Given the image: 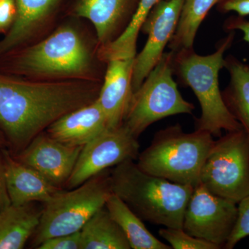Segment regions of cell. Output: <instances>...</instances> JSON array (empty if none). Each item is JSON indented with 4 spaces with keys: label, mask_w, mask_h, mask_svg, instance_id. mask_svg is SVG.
<instances>
[{
    "label": "cell",
    "mask_w": 249,
    "mask_h": 249,
    "mask_svg": "<svg viewBox=\"0 0 249 249\" xmlns=\"http://www.w3.org/2000/svg\"><path fill=\"white\" fill-rule=\"evenodd\" d=\"M161 1L139 0L135 12L121 35L107 45L98 47L99 60L106 62L110 59L135 58L139 33L152 10Z\"/></svg>",
    "instance_id": "obj_22"
},
{
    "label": "cell",
    "mask_w": 249,
    "mask_h": 249,
    "mask_svg": "<svg viewBox=\"0 0 249 249\" xmlns=\"http://www.w3.org/2000/svg\"><path fill=\"white\" fill-rule=\"evenodd\" d=\"M216 6L221 14L235 12L240 17L249 16V0H219Z\"/></svg>",
    "instance_id": "obj_28"
},
{
    "label": "cell",
    "mask_w": 249,
    "mask_h": 249,
    "mask_svg": "<svg viewBox=\"0 0 249 249\" xmlns=\"http://www.w3.org/2000/svg\"><path fill=\"white\" fill-rule=\"evenodd\" d=\"M16 14V0L0 1V34H6L15 19Z\"/></svg>",
    "instance_id": "obj_27"
},
{
    "label": "cell",
    "mask_w": 249,
    "mask_h": 249,
    "mask_svg": "<svg viewBox=\"0 0 249 249\" xmlns=\"http://www.w3.org/2000/svg\"><path fill=\"white\" fill-rule=\"evenodd\" d=\"M4 147H6V139L2 131L0 129V149L4 148Z\"/></svg>",
    "instance_id": "obj_31"
},
{
    "label": "cell",
    "mask_w": 249,
    "mask_h": 249,
    "mask_svg": "<svg viewBox=\"0 0 249 249\" xmlns=\"http://www.w3.org/2000/svg\"><path fill=\"white\" fill-rule=\"evenodd\" d=\"M111 191L142 220L165 227L182 228L194 187L171 182L142 171L127 160L110 171Z\"/></svg>",
    "instance_id": "obj_4"
},
{
    "label": "cell",
    "mask_w": 249,
    "mask_h": 249,
    "mask_svg": "<svg viewBox=\"0 0 249 249\" xmlns=\"http://www.w3.org/2000/svg\"><path fill=\"white\" fill-rule=\"evenodd\" d=\"M138 3L139 0H78L73 13L92 24L98 47H104L124 32Z\"/></svg>",
    "instance_id": "obj_14"
},
{
    "label": "cell",
    "mask_w": 249,
    "mask_h": 249,
    "mask_svg": "<svg viewBox=\"0 0 249 249\" xmlns=\"http://www.w3.org/2000/svg\"><path fill=\"white\" fill-rule=\"evenodd\" d=\"M134 58L110 59L97 98L109 128L124 124L133 96L132 72Z\"/></svg>",
    "instance_id": "obj_13"
},
{
    "label": "cell",
    "mask_w": 249,
    "mask_h": 249,
    "mask_svg": "<svg viewBox=\"0 0 249 249\" xmlns=\"http://www.w3.org/2000/svg\"><path fill=\"white\" fill-rule=\"evenodd\" d=\"M159 234L174 249H219L211 242L190 235L182 228H163Z\"/></svg>",
    "instance_id": "obj_24"
},
{
    "label": "cell",
    "mask_w": 249,
    "mask_h": 249,
    "mask_svg": "<svg viewBox=\"0 0 249 249\" xmlns=\"http://www.w3.org/2000/svg\"><path fill=\"white\" fill-rule=\"evenodd\" d=\"M110 171L105 170L70 191L62 190L44 204L40 222L31 239L34 248L52 237L80 231L104 208L112 193Z\"/></svg>",
    "instance_id": "obj_6"
},
{
    "label": "cell",
    "mask_w": 249,
    "mask_h": 249,
    "mask_svg": "<svg viewBox=\"0 0 249 249\" xmlns=\"http://www.w3.org/2000/svg\"><path fill=\"white\" fill-rule=\"evenodd\" d=\"M138 139L124 124L107 128L82 148L74 169L65 185L67 189L79 186L90 178L139 155Z\"/></svg>",
    "instance_id": "obj_10"
},
{
    "label": "cell",
    "mask_w": 249,
    "mask_h": 249,
    "mask_svg": "<svg viewBox=\"0 0 249 249\" xmlns=\"http://www.w3.org/2000/svg\"><path fill=\"white\" fill-rule=\"evenodd\" d=\"M235 36V31L228 33L209 55H199L194 48L172 52L174 75L181 85L193 90L200 105L201 114L196 119V129L207 131L214 137L222 136L223 130L242 128L226 106L219 83V72L225 65L224 54Z\"/></svg>",
    "instance_id": "obj_3"
},
{
    "label": "cell",
    "mask_w": 249,
    "mask_h": 249,
    "mask_svg": "<svg viewBox=\"0 0 249 249\" xmlns=\"http://www.w3.org/2000/svg\"><path fill=\"white\" fill-rule=\"evenodd\" d=\"M36 249H81L80 231L67 235L57 236L44 241Z\"/></svg>",
    "instance_id": "obj_26"
},
{
    "label": "cell",
    "mask_w": 249,
    "mask_h": 249,
    "mask_svg": "<svg viewBox=\"0 0 249 249\" xmlns=\"http://www.w3.org/2000/svg\"><path fill=\"white\" fill-rule=\"evenodd\" d=\"M238 214L235 227L224 247L232 249L242 239L249 236V194L238 203Z\"/></svg>",
    "instance_id": "obj_25"
},
{
    "label": "cell",
    "mask_w": 249,
    "mask_h": 249,
    "mask_svg": "<svg viewBox=\"0 0 249 249\" xmlns=\"http://www.w3.org/2000/svg\"><path fill=\"white\" fill-rule=\"evenodd\" d=\"M60 0H16L14 23L0 40V58L34 43Z\"/></svg>",
    "instance_id": "obj_16"
},
{
    "label": "cell",
    "mask_w": 249,
    "mask_h": 249,
    "mask_svg": "<svg viewBox=\"0 0 249 249\" xmlns=\"http://www.w3.org/2000/svg\"><path fill=\"white\" fill-rule=\"evenodd\" d=\"M1 153L11 204H45L63 190L50 182L36 170L16 160L6 147L1 149Z\"/></svg>",
    "instance_id": "obj_15"
},
{
    "label": "cell",
    "mask_w": 249,
    "mask_h": 249,
    "mask_svg": "<svg viewBox=\"0 0 249 249\" xmlns=\"http://www.w3.org/2000/svg\"><path fill=\"white\" fill-rule=\"evenodd\" d=\"M185 0H163L152 10L142 28L146 43L136 55L132 72L134 92L165 53L178 28Z\"/></svg>",
    "instance_id": "obj_11"
},
{
    "label": "cell",
    "mask_w": 249,
    "mask_h": 249,
    "mask_svg": "<svg viewBox=\"0 0 249 249\" xmlns=\"http://www.w3.org/2000/svg\"><path fill=\"white\" fill-rule=\"evenodd\" d=\"M91 71L89 47L70 25L0 58V72L29 79L98 80L93 79Z\"/></svg>",
    "instance_id": "obj_2"
},
{
    "label": "cell",
    "mask_w": 249,
    "mask_h": 249,
    "mask_svg": "<svg viewBox=\"0 0 249 249\" xmlns=\"http://www.w3.org/2000/svg\"><path fill=\"white\" fill-rule=\"evenodd\" d=\"M174 76L173 52L170 51L165 52L132 96L124 125L136 138L165 118L193 114L194 105L181 96Z\"/></svg>",
    "instance_id": "obj_7"
},
{
    "label": "cell",
    "mask_w": 249,
    "mask_h": 249,
    "mask_svg": "<svg viewBox=\"0 0 249 249\" xmlns=\"http://www.w3.org/2000/svg\"><path fill=\"white\" fill-rule=\"evenodd\" d=\"M219 0H185L181 17L168 47L170 52L194 48L195 40L201 23Z\"/></svg>",
    "instance_id": "obj_23"
},
{
    "label": "cell",
    "mask_w": 249,
    "mask_h": 249,
    "mask_svg": "<svg viewBox=\"0 0 249 249\" xmlns=\"http://www.w3.org/2000/svg\"><path fill=\"white\" fill-rule=\"evenodd\" d=\"M199 183L216 196L238 204L249 194V135L243 128L214 141Z\"/></svg>",
    "instance_id": "obj_8"
},
{
    "label": "cell",
    "mask_w": 249,
    "mask_h": 249,
    "mask_svg": "<svg viewBox=\"0 0 249 249\" xmlns=\"http://www.w3.org/2000/svg\"><path fill=\"white\" fill-rule=\"evenodd\" d=\"M106 209L114 221L122 229L131 249H170L149 231L139 217L121 198L111 193L106 204Z\"/></svg>",
    "instance_id": "obj_20"
},
{
    "label": "cell",
    "mask_w": 249,
    "mask_h": 249,
    "mask_svg": "<svg viewBox=\"0 0 249 249\" xmlns=\"http://www.w3.org/2000/svg\"><path fill=\"white\" fill-rule=\"evenodd\" d=\"M237 204L213 194L199 183L187 204L182 229L191 235L224 249L237 221Z\"/></svg>",
    "instance_id": "obj_9"
},
{
    "label": "cell",
    "mask_w": 249,
    "mask_h": 249,
    "mask_svg": "<svg viewBox=\"0 0 249 249\" xmlns=\"http://www.w3.org/2000/svg\"><path fill=\"white\" fill-rule=\"evenodd\" d=\"M223 29L227 33L239 30L244 34V40L249 44V20L239 16H232L224 21Z\"/></svg>",
    "instance_id": "obj_29"
},
{
    "label": "cell",
    "mask_w": 249,
    "mask_h": 249,
    "mask_svg": "<svg viewBox=\"0 0 249 249\" xmlns=\"http://www.w3.org/2000/svg\"><path fill=\"white\" fill-rule=\"evenodd\" d=\"M107 128V119L96 99L62 116L45 132L67 145L83 147Z\"/></svg>",
    "instance_id": "obj_17"
},
{
    "label": "cell",
    "mask_w": 249,
    "mask_h": 249,
    "mask_svg": "<svg viewBox=\"0 0 249 249\" xmlns=\"http://www.w3.org/2000/svg\"><path fill=\"white\" fill-rule=\"evenodd\" d=\"M11 204V200H10L7 187H6L2 153H1V149H0V211H3Z\"/></svg>",
    "instance_id": "obj_30"
},
{
    "label": "cell",
    "mask_w": 249,
    "mask_h": 249,
    "mask_svg": "<svg viewBox=\"0 0 249 249\" xmlns=\"http://www.w3.org/2000/svg\"><path fill=\"white\" fill-rule=\"evenodd\" d=\"M81 249H130L128 240L106 206L80 230Z\"/></svg>",
    "instance_id": "obj_21"
},
{
    "label": "cell",
    "mask_w": 249,
    "mask_h": 249,
    "mask_svg": "<svg viewBox=\"0 0 249 249\" xmlns=\"http://www.w3.org/2000/svg\"><path fill=\"white\" fill-rule=\"evenodd\" d=\"M0 1H1V0H0Z\"/></svg>",
    "instance_id": "obj_32"
},
{
    "label": "cell",
    "mask_w": 249,
    "mask_h": 249,
    "mask_svg": "<svg viewBox=\"0 0 249 249\" xmlns=\"http://www.w3.org/2000/svg\"><path fill=\"white\" fill-rule=\"evenodd\" d=\"M83 147L71 146L58 142L43 132L22 151L14 156L55 186L63 188L74 169Z\"/></svg>",
    "instance_id": "obj_12"
},
{
    "label": "cell",
    "mask_w": 249,
    "mask_h": 249,
    "mask_svg": "<svg viewBox=\"0 0 249 249\" xmlns=\"http://www.w3.org/2000/svg\"><path fill=\"white\" fill-rule=\"evenodd\" d=\"M224 68L230 81L223 90L224 103L249 135V65L232 55L225 58Z\"/></svg>",
    "instance_id": "obj_19"
},
{
    "label": "cell",
    "mask_w": 249,
    "mask_h": 249,
    "mask_svg": "<svg viewBox=\"0 0 249 249\" xmlns=\"http://www.w3.org/2000/svg\"><path fill=\"white\" fill-rule=\"evenodd\" d=\"M41 211L31 203L0 211V249L24 248L38 226Z\"/></svg>",
    "instance_id": "obj_18"
},
{
    "label": "cell",
    "mask_w": 249,
    "mask_h": 249,
    "mask_svg": "<svg viewBox=\"0 0 249 249\" xmlns=\"http://www.w3.org/2000/svg\"><path fill=\"white\" fill-rule=\"evenodd\" d=\"M98 80H33L0 72V129L6 148L22 151L62 116L96 101Z\"/></svg>",
    "instance_id": "obj_1"
},
{
    "label": "cell",
    "mask_w": 249,
    "mask_h": 249,
    "mask_svg": "<svg viewBox=\"0 0 249 249\" xmlns=\"http://www.w3.org/2000/svg\"><path fill=\"white\" fill-rule=\"evenodd\" d=\"M214 142L207 131L196 129L186 133L177 124L155 134L151 144L139 153L137 165L154 176L196 187Z\"/></svg>",
    "instance_id": "obj_5"
}]
</instances>
